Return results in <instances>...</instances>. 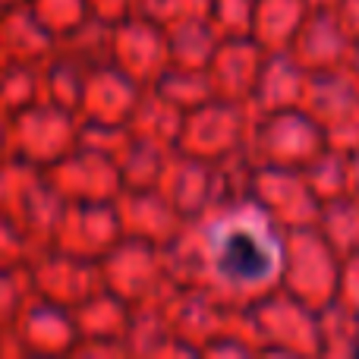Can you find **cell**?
I'll list each match as a JSON object with an SVG mask.
<instances>
[{
	"label": "cell",
	"mask_w": 359,
	"mask_h": 359,
	"mask_svg": "<svg viewBox=\"0 0 359 359\" xmlns=\"http://www.w3.org/2000/svg\"><path fill=\"white\" fill-rule=\"evenodd\" d=\"M224 259H227V271L233 278H262L268 271V255L249 236H233L227 243Z\"/></svg>",
	"instance_id": "6da1fadb"
}]
</instances>
